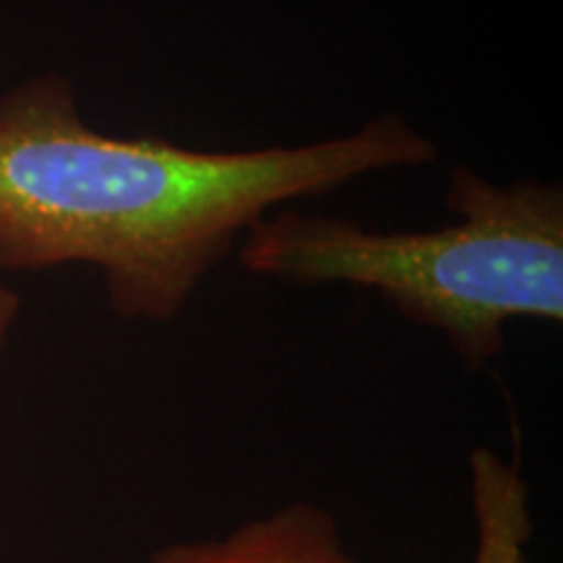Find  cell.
<instances>
[{
  "label": "cell",
  "mask_w": 563,
  "mask_h": 563,
  "mask_svg": "<svg viewBox=\"0 0 563 563\" xmlns=\"http://www.w3.org/2000/svg\"><path fill=\"white\" fill-rule=\"evenodd\" d=\"M435 159V141L397 112L245 152L108 136L66 76L40 74L0 95V269L95 266L118 319L170 323L269 211Z\"/></svg>",
  "instance_id": "1"
},
{
  "label": "cell",
  "mask_w": 563,
  "mask_h": 563,
  "mask_svg": "<svg viewBox=\"0 0 563 563\" xmlns=\"http://www.w3.org/2000/svg\"><path fill=\"white\" fill-rule=\"evenodd\" d=\"M435 230H373L355 220L274 211L243 235L241 266L295 287L376 290L433 329L470 371L501 355L517 319L563 321V186L449 173Z\"/></svg>",
  "instance_id": "2"
},
{
  "label": "cell",
  "mask_w": 563,
  "mask_h": 563,
  "mask_svg": "<svg viewBox=\"0 0 563 563\" xmlns=\"http://www.w3.org/2000/svg\"><path fill=\"white\" fill-rule=\"evenodd\" d=\"M150 563H361L344 545L340 525L313 504H287L222 538L162 545Z\"/></svg>",
  "instance_id": "3"
},
{
  "label": "cell",
  "mask_w": 563,
  "mask_h": 563,
  "mask_svg": "<svg viewBox=\"0 0 563 563\" xmlns=\"http://www.w3.org/2000/svg\"><path fill=\"white\" fill-rule=\"evenodd\" d=\"M467 464L477 530L473 563H527L532 514L530 490L519 464L485 446H477Z\"/></svg>",
  "instance_id": "4"
},
{
  "label": "cell",
  "mask_w": 563,
  "mask_h": 563,
  "mask_svg": "<svg viewBox=\"0 0 563 563\" xmlns=\"http://www.w3.org/2000/svg\"><path fill=\"white\" fill-rule=\"evenodd\" d=\"M19 311H21L19 292L0 282V355H3L5 344H9V336L13 332V323L19 319Z\"/></svg>",
  "instance_id": "5"
}]
</instances>
